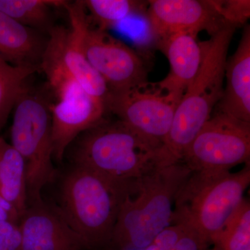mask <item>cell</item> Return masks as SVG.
<instances>
[{"mask_svg":"<svg viewBox=\"0 0 250 250\" xmlns=\"http://www.w3.org/2000/svg\"><path fill=\"white\" fill-rule=\"evenodd\" d=\"M178 105L156 83L149 82L125 91L108 92L105 100L106 111L116 115L118 121L162 146Z\"/></svg>","mask_w":250,"mask_h":250,"instance_id":"30bf717a","label":"cell"},{"mask_svg":"<svg viewBox=\"0 0 250 250\" xmlns=\"http://www.w3.org/2000/svg\"><path fill=\"white\" fill-rule=\"evenodd\" d=\"M0 195L22 216L27 209V170L22 156L11 143L0 139Z\"/></svg>","mask_w":250,"mask_h":250,"instance_id":"e0dca14e","label":"cell"},{"mask_svg":"<svg viewBox=\"0 0 250 250\" xmlns=\"http://www.w3.org/2000/svg\"><path fill=\"white\" fill-rule=\"evenodd\" d=\"M191 172L177 163L127 184L112 236L116 250L147 248L172 225L176 195Z\"/></svg>","mask_w":250,"mask_h":250,"instance_id":"6da1fadb","label":"cell"},{"mask_svg":"<svg viewBox=\"0 0 250 250\" xmlns=\"http://www.w3.org/2000/svg\"><path fill=\"white\" fill-rule=\"evenodd\" d=\"M18 226L21 250H81L85 248L60 213L49 209L42 202L27 207Z\"/></svg>","mask_w":250,"mask_h":250,"instance_id":"4fadbf2b","label":"cell"},{"mask_svg":"<svg viewBox=\"0 0 250 250\" xmlns=\"http://www.w3.org/2000/svg\"><path fill=\"white\" fill-rule=\"evenodd\" d=\"M250 166L237 172H191L174 200L172 224L191 229L211 243L244 200Z\"/></svg>","mask_w":250,"mask_h":250,"instance_id":"277c9868","label":"cell"},{"mask_svg":"<svg viewBox=\"0 0 250 250\" xmlns=\"http://www.w3.org/2000/svg\"><path fill=\"white\" fill-rule=\"evenodd\" d=\"M21 215L16 208L0 195V221L19 224Z\"/></svg>","mask_w":250,"mask_h":250,"instance_id":"484cf974","label":"cell"},{"mask_svg":"<svg viewBox=\"0 0 250 250\" xmlns=\"http://www.w3.org/2000/svg\"><path fill=\"white\" fill-rule=\"evenodd\" d=\"M0 139H1V138H0Z\"/></svg>","mask_w":250,"mask_h":250,"instance_id":"4316f807","label":"cell"},{"mask_svg":"<svg viewBox=\"0 0 250 250\" xmlns=\"http://www.w3.org/2000/svg\"><path fill=\"white\" fill-rule=\"evenodd\" d=\"M215 12L228 24L243 25L250 17L249 0H208Z\"/></svg>","mask_w":250,"mask_h":250,"instance_id":"7402d4cb","label":"cell"},{"mask_svg":"<svg viewBox=\"0 0 250 250\" xmlns=\"http://www.w3.org/2000/svg\"><path fill=\"white\" fill-rule=\"evenodd\" d=\"M236 52L225 67L226 87L218 104L222 112L250 123V26L246 24Z\"/></svg>","mask_w":250,"mask_h":250,"instance_id":"9a60e30c","label":"cell"},{"mask_svg":"<svg viewBox=\"0 0 250 250\" xmlns=\"http://www.w3.org/2000/svg\"><path fill=\"white\" fill-rule=\"evenodd\" d=\"M73 159L114 183L126 185L159 167L162 145L118 121L101 123L77 138Z\"/></svg>","mask_w":250,"mask_h":250,"instance_id":"3957f363","label":"cell"},{"mask_svg":"<svg viewBox=\"0 0 250 250\" xmlns=\"http://www.w3.org/2000/svg\"><path fill=\"white\" fill-rule=\"evenodd\" d=\"M210 250H250V204L245 198L211 242Z\"/></svg>","mask_w":250,"mask_h":250,"instance_id":"ffe728a7","label":"cell"},{"mask_svg":"<svg viewBox=\"0 0 250 250\" xmlns=\"http://www.w3.org/2000/svg\"><path fill=\"white\" fill-rule=\"evenodd\" d=\"M47 39L0 11V57L19 66L41 69Z\"/></svg>","mask_w":250,"mask_h":250,"instance_id":"2e32d148","label":"cell"},{"mask_svg":"<svg viewBox=\"0 0 250 250\" xmlns=\"http://www.w3.org/2000/svg\"><path fill=\"white\" fill-rule=\"evenodd\" d=\"M182 225L183 231L173 250H210L209 241L191 229Z\"/></svg>","mask_w":250,"mask_h":250,"instance_id":"603a6c76","label":"cell"},{"mask_svg":"<svg viewBox=\"0 0 250 250\" xmlns=\"http://www.w3.org/2000/svg\"><path fill=\"white\" fill-rule=\"evenodd\" d=\"M48 34L41 65L47 78L70 77L87 93L105 104L109 92L107 85L85 58L70 28L53 26Z\"/></svg>","mask_w":250,"mask_h":250,"instance_id":"8fae6325","label":"cell"},{"mask_svg":"<svg viewBox=\"0 0 250 250\" xmlns=\"http://www.w3.org/2000/svg\"><path fill=\"white\" fill-rule=\"evenodd\" d=\"M236 26L227 24L200 42L202 61L191 84L179 103L159 154V167L182 162L185 152L212 116L224 91L229 47Z\"/></svg>","mask_w":250,"mask_h":250,"instance_id":"7a4b0ae2","label":"cell"},{"mask_svg":"<svg viewBox=\"0 0 250 250\" xmlns=\"http://www.w3.org/2000/svg\"><path fill=\"white\" fill-rule=\"evenodd\" d=\"M49 106L42 97L29 93L27 88L14 106L11 145L25 162L28 197L32 204L42 202V190L55 175Z\"/></svg>","mask_w":250,"mask_h":250,"instance_id":"52a82bcc","label":"cell"},{"mask_svg":"<svg viewBox=\"0 0 250 250\" xmlns=\"http://www.w3.org/2000/svg\"><path fill=\"white\" fill-rule=\"evenodd\" d=\"M57 101L49 104L53 156L61 161L82 133L104 121L105 104L65 75L48 77Z\"/></svg>","mask_w":250,"mask_h":250,"instance_id":"9c48e42d","label":"cell"},{"mask_svg":"<svg viewBox=\"0 0 250 250\" xmlns=\"http://www.w3.org/2000/svg\"><path fill=\"white\" fill-rule=\"evenodd\" d=\"M38 70L35 67L13 65L0 57V131L20 95L27 89L26 80Z\"/></svg>","mask_w":250,"mask_h":250,"instance_id":"d6986e66","label":"cell"},{"mask_svg":"<svg viewBox=\"0 0 250 250\" xmlns=\"http://www.w3.org/2000/svg\"><path fill=\"white\" fill-rule=\"evenodd\" d=\"M197 38L189 33H177L159 41V47L168 59L170 72L156 84L179 104L196 77L201 63V45Z\"/></svg>","mask_w":250,"mask_h":250,"instance_id":"5bb4252c","label":"cell"},{"mask_svg":"<svg viewBox=\"0 0 250 250\" xmlns=\"http://www.w3.org/2000/svg\"><path fill=\"white\" fill-rule=\"evenodd\" d=\"M65 3L59 0H0V11L24 27L48 32L53 27L51 8Z\"/></svg>","mask_w":250,"mask_h":250,"instance_id":"ac0fdd59","label":"cell"},{"mask_svg":"<svg viewBox=\"0 0 250 250\" xmlns=\"http://www.w3.org/2000/svg\"><path fill=\"white\" fill-rule=\"evenodd\" d=\"M127 184L114 183L75 166L65 177L59 213L85 248L111 242Z\"/></svg>","mask_w":250,"mask_h":250,"instance_id":"5b68a950","label":"cell"},{"mask_svg":"<svg viewBox=\"0 0 250 250\" xmlns=\"http://www.w3.org/2000/svg\"><path fill=\"white\" fill-rule=\"evenodd\" d=\"M85 9L89 11L98 29L106 31L123 20L147 9V1L133 0H85Z\"/></svg>","mask_w":250,"mask_h":250,"instance_id":"44dd1931","label":"cell"},{"mask_svg":"<svg viewBox=\"0 0 250 250\" xmlns=\"http://www.w3.org/2000/svg\"><path fill=\"white\" fill-rule=\"evenodd\" d=\"M21 234L18 224L0 221V250H21Z\"/></svg>","mask_w":250,"mask_h":250,"instance_id":"cb8c5ba5","label":"cell"},{"mask_svg":"<svg viewBox=\"0 0 250 250\" xmlns=\"http://www.w3.org/2000/svg\"><path fill=\"white\" fill-rule=\"evenodd\" d=\"M250 123L218 111L188 147L182 162L192 172H223L249 164Z\"/></svg>","mask_w":250,"mask_h":250,"instance_id":"ba28073f","label":"cell"},{"mask_svg":"<svg viewBox=\"0 0 250 250\" xmlns=\"http://www.w3.org/2000/svg\"><path fill=\"white\" fill-rule=\"evenodd\" d=\"M149 26L158 41L177 33L198 35L206 31L213 35L228 24L210 6L208 0L147 1Z\"/></svg>","mask_w":250,"mask_h":250,"instance_id":"7c38bea8","label":"cell"},{"mask_svg":"<svg viewBox=\"0 0 250 250\" xmlns=\"http://www.w3.org/2000/svg\"></svg>","mask_w":250,"mask_h":250,"instance_id":"83f0119b","label":"cell"},{"mask_svg":"<svg viewBox=\"0 0 250 250\" xmlns=\"http://www.w3.org/2000/svg\"><path fill=\"white\" fill-rule=\"evenodd\" d=\"M179 233L174 227H168L159 235L154 241L143 249H121L116 250H173L178 241Z\"/></svg>","mask_w":250,"mask_h":250,"instance_id":"d4e9b609","label":"cell"},{"mask_svg":"<svg viewBox=\"0 0 250 250\" xmlns=\"http://www.w3.org/2000/svg\"><path fill=\"white\" fill-rule=\"evenodd\" d=\"M70 30L85 58L111 93L125 91L147 83V72L141 57L123 41L92 28L83 1L65 3Z\"/></svg>","mask_w":250,"mask_h":250,"instance_id":"8992f818","label":"cell"}]
</instances>
